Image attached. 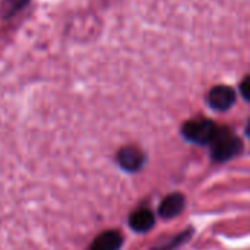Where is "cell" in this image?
<instances>
[{
  "mask_svg": "<svg viewBox=\"0 0 250 250\" xmlns=\"http://www.w3.org/2000/svg\"><path fill=\"white\" fill-rule=\"evenodd\" d=\"M242 149V142L231 132L218 129L215 139L212 141V155L217 161H227L236 157Z\"/></svg>",
  "mask_w": 250,
  "mask_h": 250,
  "instance_id": "cell-1",
  "label": "cell"
},
{
  "mask_svg": "<svg viewBox=\"0 0 250 250\" xmlns=\"http://www.w3.org/2000/svg\"><path fill=\"white\" fill-rule=\"evenodd\" d=\"M248 135L250 136V123H249V126H248Z\"/></svg>",
  "mask_w": 250,
  "mask_h": 250,
  "instance_id": "cell-10",
  "label": "cell"
},
{
  "mask_svg": "<svg viewBox=\"0 0 250 250\" xmlns=\"http://www.w3.org/2000/svg\"><path fill=\"white\" fill-rule=\"evenodd\" d=\"M119 164L127 171H136L144 164V154L136 146H126L119 152Z\"/></svg>",
  "mask_w": 250,
  "mask_h": 250,
  "instance_id": "cell-4",
  "label": "cell"
},
{
  "mask_svg": "<svg viewBox=\"0 0 250 250\" xmlns=\"http://www.w3.org/2000/svg\"><path fill=\"white\" fill-rule=\"evenodd\" d=\"M122 245V237L116 231H105L95 239L91 250H117Z\"/></svg>",
  "mask_w": 250,
  "mask_h": 250,
  "instance_id": "cell-7",
  "label": "cell"
},
{
  "mask_svg": "<svg viewBox=\"0 0 250 250\" xmlns=\"http://www.w3.org/2000/svg\"><path fill=\"white\" fill-rule=\"evenodd\" d=\"M154 223H155V218H154V214L149 209L135 211L130 215V220H129L130 227L135 231H139V233H144V231L151 230V227L154 226Z\"/></svg>",
  "mask_w": 250,
  "mask_h": 250,
  "instance_id": "cell-6",
  "label": "cell"
},
{
  "mask_svg": "<svg viewBox=\"0 0 250 250\" xmlns=\"http://www.w3.org/2000/svg\"><path fill=\"white\" fill-rule=\"evenodd\" d=\"M236 103V92L233 88L226 85H218L209 92V104L217 110H229Z\"/></svg>",
  "mask_w": 250,
  "mask_h": 250,
  "instance_id": "cell-3",
  "label": "cell"
},
{
  "mask_svg": "<svg viewBox=\"0 0 250 250\" xmlns=\"http://www.w3.org/2000/svg\"><path fill=\"white\" fill-rule=\"evenodd\" d=\"M240 91H242V95H243L248 101H250V76H248V78L242 82Z\"/></svg>",
  "mask_w": 250,
  "mask_h": 250,
  "instance_id": "cell-9",
  "label": "cell"
},
{
  "mask_svg": "<svg viewBox=\"0 0 250 250\" xmlns=\"http://www.w3.org/2000/svg\"><path fill=\"white\" fill-rule=\"evenodd\" d=\"M218 127L211 120H192L183 126V135L195 144H212Z\"/></svg>",
  "mask_w": 250,
  "mask_h": 250,
  "instance_id": "cell-2",
  "label": "cell"
},
{
  "mask_svg": "<svg viewBox=\"0 0 250 250\" xmlns=\"http://www.w3.org/2000/svg\"><path fill=\"white\" fill-rule=\"evenodd\" d=\"M26 3H28V0H6V3H4L6 16H13V15H15L16 12H19Z\"/></svg>",
  "mask_w": 250,
  "mask_h": 250,
  "instance_id": "cell-8",
  "label": "cell"
},
{
  "mask_svg": "<svg viewBox=\"0 0 250 250\" xmlns=\"http://www.w3.org/2000/svg\"><path fill=\"white\" fill-rule=\"evenodd\" d=\"M185 208V198L179 193L167 196L160 205V215L164 218H173L179 215Z\"/></svg>",
  "mask_w": 250,
  "mask_h": 250,
  "instance_id": "cell-5",
  "label": "cell"
}]
</instances>
